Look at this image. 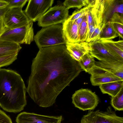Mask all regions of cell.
<instances>
[{"instance_id": "cell-1", "label": "cell", "mask_w": 123, "mask_h": 123, "mask_svg": "<svg viewBox=\"0 0 123 123\" xmlns=\"http://www.w3.org/2000/svg\"><path fill=\"white\" fill-rule=\"evenodd\" d=\"M82 71L65 44L40 48L32 61L27 92L40 106H50Z\"/></svg>"}, {"instance_id": "cell-2", "label": "cell", "mask_w": 123, "mask_h": 123, "mask_svg": "<svg viewBox=\"0 0 123 123\" xmlns=\"http://www.w3.org/2000/svg\"><path fill=\"white\" fill-rule=\"evenodd\" d=\"M26 88L20 75L10 69L0 68V106L7 112H19L27 104Z\"/></svg>"}, {"instance_id": "cell-3", "label": "cell", "mask_w": 123, "mask_h": 123, "mask_svg": "<svg viewBox=\"0 0 123 123\" xmlns=\"http://www.w3.org/2000/svg\"><path fill=\"white\" fill-rule=\"evenodd\" d=\"M34 40L39 49L66 43L61 24L43 27L34 36Z\"/></svg>"}, {"instance_id": "cell-4", "label": "cell", "mask_w": 123, "mask_h": 123, "mask_svg": "<svg viewBox=\"0 0 123 123\" xmlns=\"http://www.w3.org/2000/svg\"><path fill=\"white\" fill-rule=\"evenodd\" d=\"M33 22L31 21L27 25L12 29L5 28L0 37V39L19 44H30L34 40Z\"/></svg>"}, {"instance_id": "cell-5", "label": "cell", "mask_w": 123, "mask_h": 123, "mask_svg": "<svg viewBox=\"0 0 123 123\" xmlns=\"http://www.w3.org/2000/svg\"><path fill=\"white\" fill-rule=\"evenodd\" d=\"M80 123H123V117L117 115L109 106L104 111H89L83 116Z\"/></svg>"}, {"instance_id": "cell-6", "label": "cell", "mask_w": 123, "mask_h": 123, "mask_svg": "<svg viewBox=\"0 0 123 123\" xmlns=\"http://www.w3.org/2000/svg\"><path fill=\"white\" fill-rule=\"evenodd\" d=\"M75 106L83 111L94 110L99 103L98 96L91 90L82 88L76 91L72 98Z\"/></svg>"}, {"instance_id": "cell-7", "label": "cell", "mask_w": 123, "mask_h": 123, "mask_svg": "<svg viewBox=\"0 0 123 123\" xmlns=\"http://www.w3.org/2000/svg\"><path fill=\"white\" fill-rule=\"evenodd\" d=\"M68 12L63 5L51 7L38 19V25L43 27L62 23L68 17Z\"/></svg>"}, {"instance_id": "cell-8", "label": "cell", "mask_w": 123, "mask_h": 123, "mask_svg": "<svg viewBox=\"0 0 123 123\" xmlns=\"http://www.w3.org/2000/svg\"><path fill=\"white\" fill-rule=\"evenodd\" d=\"M19 7L7 8L2 16L5 27L14 29L27 25L31 21L22 9Z\"/></svg>"}, {"instance_id": "cell-9", "label": "cell", "mask_w": 123, "mask_h": 123, "mask_svg": "<svg viewBox=\"0 0 123 123\" xmlns=\"http://www.w3.org/2000/svg\"><path fill=\"white\" fill-rule=\"evenodd\" d=\"M53 0H30L24 12L29 19L35 22L51 7Z\"/></svg>"}, {"instance_id": "cell-10", "label": "cell", "mask_w": 123, "mask_h": 123, "mask_svg": "<svg viewBox=\"0 0 123 123\" xmlns=\"http://www.w3.org/2000/svg\"><path fill=\"white\" fill-rule=\"evenodd\" d=\"M88 73L91 75L90 81L93 86H99L113 81H123V79L95 64Z\"/></svg>"}, {"instance_id": "cell-11", "label": "cell", "mask_w": 123, "mask_h": 123, "mask_svg": "<svg viewBox=\"0 0 123 123\" xmlns=\"http://www.w3.org/2000/svg\"><path fill=\"white\" fill-rule=\"evenodd\" d=\"M62 120V116H49L24 112L16 117L17 123H61Z\"/></svg>"}, {"instance_id": "cell-12", "label": "cell", "mask_w": 123, "mask_h": 123, "mask_svg": "<svg viewBox=\"0 0 123 123\" xmlns=\"http://www.w3.org/2000/svg\"><path fill=\"white\" fill-rule=\"evenodd\" d=\"M104 0H96L90 9L92 18L91 24L88 29L87 37L90 38L95 29L103 24Z\"/></svg>"}, {"instance_id": "cell-13", "label": "cell", "mask_w": 123, "mask_h": 123, "mask_svg": "<svg viewBox=\"0 0 123 123\" xmlns=\"http://www.w3.org/2000/svg\"><path fill=\"white\" fill-rule=\"evenodd\" d=\"M88 43L90 48V53L100 61L112 62L119 60L105 48L100 40Z\"/></svg>"}, {"instance_id": "cell-14", "label": "cell", "mask_w": 123, "mask_h": 123, "mask_svg": "<svg viewBox=\"0 0 123 123\" xmlns=\"http://www.w3.org/2000/svg\"><path fill=\"white\" fill-rule=\"evenodd\" d=\"M123 0H104L103 21L105 25L115 13L123 14Z\"/></svg>"}, {"instance_id": "cell-15", "label": "cell", "mask_w": 123, "mask_h": 123, "mask_svg": "<svg viewBox=\"0 0 123 123\" xmlns=\"http://www.w3.org/2000/svg\"><path fill=\"white\" fill-rule=\"evenodd\" d=\"M65 45L71 57L78 62L84 55L90 52L88 43L86 42L74 43L67 42Z\"/></svg>"}, {"instance_id": "cell-16", "label": "cell", "mask_w": 123, "mask_h": 123, "mask_svg": "<svg viewBox=\"0 0 123 123\" xmlns=\"http://www.w3.org/2000/svg\"><path fill=\"white\" fill-rule=\"evenodd\" d=\"M62 30L66 43L80 42L78 35V28L74 21L67 19L62 23Z\"/></svg>"}, {"instance_id": "cell-17", "label": "cell", "mask_w": 123, "mask_h": 123, "mask_svg": "<svg viewBox=\"0 0 123 123\" xmlns=\"http://www.w3.org/2000/svg\"><path fill=\"white\" fill-rule=\"evenodd\" d=\"M95 64L123 79V61L112 62L99 61L95 62Z\"/></svg>"}, {"instance_id": "cell-18", "label": "cell", "mask_w": 123, "mask_h": 123, "mask_svg": "<svg viewBox=\"0 0 123 123\" xmlns=\"http://www.w3.org/2000/svg\"><path fill=\"white\" fill-rule=\"evenodd\" d=\"M105 48L119 60L123 61V41L100 40Z\"/></svg>"}, {"instance_id": "cell-19", "label": "cell", "mask_w": 123, "mask_h": 123, "mask_svg": "<svg viewBox=\"0 0 123 123\" xmlns=\"http://www.w3.org/2000/svg\"><path fill=\"white\" fill-rule=\"evenodd\" d=\"M21 48L19 44L0 39V58L8 55L18 53Z\"/></svg>"}, {"instance_id": "cell-20", "label": "cell", "mask_w": 123, "mask_h": 123, "mask_svg": "<svg viewBox=\"0 0 123 123\" xmlns=\"http://www.w3.org/2000/svg\"><path fill=\"white\" fill-rule=\"evenodd\" d=\"M99 87L103 94H107L113 97L123 88V81H115L102 84Z\"/></svg>"}, {"instance_id": "cell-21", "label": "cell", "mask_w": 123, "mask_h": 123, "mask_svg": "<svg viewBox=\"0 0 123 123\" xmlns=\"http://www.w3.org/2000/svg\"><path fill=\"white\" fill-rule=\"evenodd\" d=\"M118 36L123 38V14L115 13L109 21Z\"/></svg>"}, {"instance_id": "cell-22", "label": "cell", "mask_w": 123, "mask_h": 123, "mask_svg": "<svg viewBox=\"0 0 123 123\" xmlns=\"http://www.w3.org/2000/svg\"><path fill=\"white\" fill-rule=\"evenodd\" d=\"M118 36L109 21L103 27L100 35L99 40H112Z\"/></svg>"}, {"instance_id": "cell-23", "label": "cell", "mask_w": 123, "mask_h": 123, "mask_svg": "<svg viewBox=\"0 0 123 123\" xmlns=\"http://www.w3.org/2000/svg\"><path fill=\"white\" fill-rule=\"evenodd\" d=\"M82 70L88 72L95 65L94 57L90 53L84 55L78 62Z\"/></svg>"}, {"instance_id": "cell-24", "label": "cell", "mask_w": 123, "mask_h": 123, "mask_svg": "<svg viewBox=\"0 0 123 123\" xmlns=\"http://www.w3.org/2000/svg\"><path fill=\"white\" fill-rule=\"evenodd\" d=\"M111 104L116 111H123V88L116 95L111 97Z\"/></svg>"}, {"instance_id": "cell-25", "label": "cell", "mask_w": 123, "mask_h": 123, "mask_svg": "<svg viewBox=\"0 0 123 123\" xmlns=\"http://www.w3.org/2000/svg\"><path fill=\"white\" fill-rule=\"evenodd\" d=\"M88 33V26L86 15L84 16L82 22L78 29L80 42H86Z\"/></svg>"}, {"instance_id": "cell-26", "label": "cell", "mask_w": 123, "mask_h": 123, "mask_svg": "<svg viewBox=\"0 0 123 123\" xmlns=\"http://www.w3.org/2000/svg\"><path fill=\"white\" fill-rule=\"evenodd\" d=\"M92 6L88 5L80 9L75 10L71 15L68 16L67 19L70 21H74L78 18L86 15Z\"/></svg>"}, {"instance_id": "cell-27", "label": "cell", "mask_w": 123, "mask_h": 123, "mask_svg": "<svg viewBox=\"0 0 123 123\" xmlns=\"http://www.w3.org/2000/svg\"><path fill=\"white\" fill-rule=\"evenodd\" d=\"M63 6L68 10L73 7L80 9L87 6L86 0H66L63 3Z\"/></svg>"}, {"instance_id": "cell-28", "label": "cell", "mask_w": 123, "mask_h": 123, "mask_svg": "<svg viewBox=\"0 0 123 123\" xmlns=\"http://www.w3.org/2000/svg\"><path fill=\"white\" fill-rule=\"evenodd\" d=\"M18 53L7 55L0 58V68L9 65L17 59Z\"/></svg>"}, {"instance_id": "cell-29", "label": "cell", "mask_w": 123, "mask_h": 123, "mask_svg": "<svg viewBox=\"0 0 123 123\" xmlns=\"http://www.w3.org/2000/svg\"><path fill=\"white\" fill-rule=\"evenodd\" d=\"M8 3L6 6L7 8L13 7L21 8L24 6L27 1V0H6Z\"/></svg>"}, {"instance_id": "cell-30", "label": "cell", "mask_w": 123, "mask_h": 123, "mask_svg": "<svg viewBox=\"0 0 123 123\" xmlns=\"http://www.w3.org/2000/svg\"><path fill=\"white\" fill-rule=\"evenodd\" d=\"M104 26L102 25H100L95 29L91 35L88 43L99 40L101 32Z\"/></svg>"}, {"instance_id": "cell-31", "label": "cell", "mask_w": 123, "mask_h": 123, "mask_svg": "<svg viewBox=\"0 0 123 123\" xmlns=\"http://www.w3.org/2000/svg\"><path fill=\"white\" fill-rule=\"evenodd\" d=\"M0 123H12L10 118L0 109Z\"/></svg>"}, {"instance_id": "cell-32", "label": "cell", "mask_w": 123, "mask_h": 123, "mask_svg": "<svg viewBox=\"0 0 123 123\" xmlns=\"http://www.w3.org/2000/svg\"><path fill=\"white\" fill-rule=\"evenodd\" d=\"M5 28L2 17L0 18V37L4 31Z\"/></svg>"}, {"instance_id": "cell-33", "label": "cell", "mask_w": 123, "mask_h": 123, "mask_svg": "<svg viewBox=\"0 0 123 123\" xmlns=\"http://www.w3.org/2000/svg\"><path fill=\"white\" fill-rule=\"evenodd\" d=\"M7 4L6 0H0V10L6 7Z\"/></svg>"}, {"instance_id": "cell-34", "label": "cell", "mask_w": 123, "mask_h": 123, "mask_svg": "<svg viewBox=\"0 0 123 123\" xmlns=\"http://www.w3.org/2000/svg\"><path fill=\"white\" fill-rule=\"evenodd\" d=\"M83 17H80L74 21L78 26V29L82 22Z\"/></svg>"}, {"instance_id": "cell-35", "label": "cell", "mask_w": 123, "mask_h": 123, "mask_svg": "<svg viewBox=\"0 0 123 123\" xmlns=\"http://www.w3.org/2000/svg\"></svg>"}]
</instances>
